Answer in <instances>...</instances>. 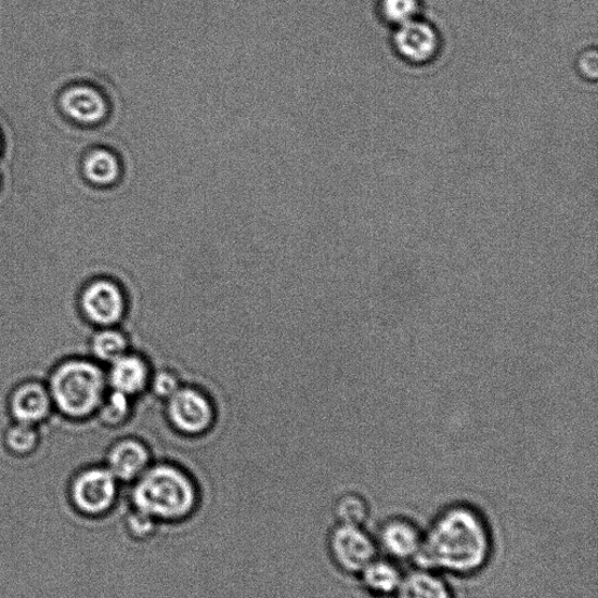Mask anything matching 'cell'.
I'll return each mask as SVG.
<instances>
[{"label": "cell", "instance_id": "cell-4", "mask_svg": "<svg viewBox=\"0 0 598 598\" xmlns=\"http://www.w3.org/2000/svg\"><path fill=\"white\" fill-rule=\"evenodd\" d=\"M328 560L342 577H356L380 555L376 537L365 526L334 523L326 534Z\"/></svg>", "mask_w": 598, "mask_h": 598}, {"label": "cell", "instance_id": "cell-18", "mask_svg": "<svg viewBox=\"0 0 598 598\" xmlns=\"http://www.w3.org/2000/svg\"><path fill=\"white\" fill-rule=\"evenodd\" d=\"M132 400L122 393L108 390L96 413L100 422L108 428L125 426L132 414Z\"/></svg>", "mask_w": 598, "mask_h": 598}, {"label": "cell", "instance_id": "cell-13", "mask_svg": "<svg viewBox=\"0 0 598 598\" xmlns=\"http://www.w3.org/2000/svg\"><path fill=\"white\" fill-rule=\"evenodd\" d=\"M403 576L399 562L381 555L374 558L355 578L363 592L372 598H393Z\"/></svg>", "mask_w": 598, "mask_h": 598}, {"label": "cell", "instance_id": "cell-19", "mask_svg": "<svg viewBox=\"0 0 598 598\" xmlns=\"http://www.w3.org/2000/svg\"><path fill=\"white\" fill-rule=\"evenodd\" d=\"M9 452L17 456H27L36 452L40 443V433L35 426L14 424L5 433Z\"/></svg>", "mask_w": 598, "mask_h": 598}, {"label": "cell", "instance_id": "cell-3", "mask_svg": "<svg viewBox=\"0 0 598 598\" xmlns=\"http://www.w3.org/2000/svg\"><path fill=\"white\" fill-rule=\"evenodd\" d=\"M48 388L54 410L75 421L95 416L109 390L107 372L95 361L82 358L58 364Z\"/></svg>", "mask_w": 598, "mask_h": 598}, {"label": "cell", "instance_id": "cell-1", "mask_svg": "<svg viewBox=\"0 0 598 598\" xmlns=\"http://www.w3.org/2000/svg\"><path fill=\"white\" fill-rule=\"evenodd\" d=\"M496 541L486 515L467 502L447 504L425 529L416 566L446 577L482 574L495 557Z\"/></svg>", "mask_w": 598, "mask_h": 598}, {"label": "cell", "instance_id": "cell-9", "mask_svg": "<svg viewBox=\"0 0 598 598\" xmlns=\"http://www.w3.org/2000/svg\"><path fill=\"white\" fill-rule=\"evenodd\" d=\"M154 463L148 445L138 438L116 441L106 456V466L119 484L130 485Z\"/></svg>", "mask_w": 598, "mask_h": 598}, {"label": "cell", "instance_id": "cell-16", "mask_svg": "<svg viewBox=\"0 0 598 598\" xmlns=\"http://www.w3.org/2000/svg\"><path fill=\"white\" fill-rule=\"evenodd\" d=\"M330 512L335 523L366 526L370 517V505L363 493L343 491L333 499Z\"/></svg>", "mask_w": 598, "mask_h": 598}, {"label": "cell", "instance_id": "cell-7", "mask_svg": "<svg viewBox=\"0 0 598 598\" xmlns=\"http://www.w3.org/2000/svg\"><path fill=\"white\" fill-rule=\"evenodd\" d=\"M79 306L84 320L99 328L118 326L128 312L123 288L108 277L89 282L80 294Z\"/></svg>", "mask_w": 598, "mask_h": 598}, {"label": "cell", "instance_id": "cell-5", "mask_svg": "<svg viewBox=\"0 0 598 598\" xmlns=\"http://www.w3.org/2000/svg\"><path fill=\"white\" fill-rule=\"evenodd\" d=\"M166 402L167 420L181 435L197 439L213 429L217 421L214 402L200 388L182 385Z\"/></svg>", "mask_w": 598, "mask_h": 598}, {"label": "cell", "instance_id": "cell-12", "mask_svg": "<svg viewBox=\"0 0 598 598\" xmlns=\"http://www.w3.org/2000/svg\"><path fill=\"white\" fill-rule=\"evenodd\" d=\"M394 48L406 62L422 65L437 56L440 38L430 25L414 20L399 26Z\"/></svg>", "mask_w": 598, "mask_h": 598}, {"label": "cell", "instance_id": "cell-22", "mask_svg": "<svg viewBox=\"0 0 598 598\" xmlns=\"http://www.w3.org/2000/svg\"><path fill=\"white\" fill-rule=\"evenodd\" d=\"M382 12L387 21L402 25L415 20L417 0H384Z\"/></svg>", "mask_w": 598, "mask_h": 598}, {"label": "cell", "instance_id": "cell-17", "mask_svg": "<svg viewBox=\"0 0 598 598\" xmlns=\"http://www.w3.org/2000/svg\"><path fill=\"white\" fill-rule=\"evenodd\" d=\"M91 351L96 363L110 365L131 351L130 340L117 326L102 327L92 337Z\"/></svg>", "mask_w": 598, "mask_h": 598}, {"label": "cell", "instance_id": "cell-14", "mask_svg": "<svg viewBox=\"0 0 598 598\" xmlns=\"http://www.w3.org/2000/svg\"><path fill=\"white\" fill-rule=\"evenodd\" d=\"M393 598H456V594L446 576L417 566L405 573Z\"/></svg>", "mask_w": 598, "mask_h": 598}, {"label": "cell", "instance_id": "cell-6", "mask_svg": "<svg viewBox=\"0 0 598 598\" xmlns=\"http://www.w3.org/2000/svg\"><path fill=\"white\" fill-rule=\"evenodd\" d=\"M121 484L106 466L86 468L74 477L70 486L72 502L82 515L103 517L119 503Z\"/></svg>", "mask_w": 598, "mask_h": 598}, {"label": "cell", "instance_id": "cell-21", "mask_svg": "<svg viewBox=\"0 0 598 598\" xmlns=\"http://www.w3.org/2000/svg\"><path fill=\"white\" fill-rule=\"evenodd\" d=\"M183 384L177 376V373L169 369H160L153 373L152 380H150L148 391L152 392L157 399L167 401L171 398Z\"/></svg>", "mask_w": 598, "mask_h": 598}, {"label": "cell", "instance_id": "cell-15", "mask_svg": "<svg viewBox=\"0 0 598 598\" xmlns=\"http://www.w3.org/2000/svg\"><path fill=\"white\" fill-rule=\"evenodd\" d=\"M64 110L82 123H95L106 114V103L94 89L77 87L69 89L62 100Z\"/></svg>", "mask_w": 598, "mask_h": 598}, {"label": "cell", "instance_id": "cell-11", "mask_svg": "<svg viewBox=\"0 0 598 598\" xmlns=\"http://www.w3.org/2000/svg\"><path fill=\"white\" fill-rule=\"evenodd\" d=\"M153 373L144 355L129 351L109 365L107 372L109 390L131 399L141 396L148 391Z\"/></svg>", "mask_w": 598, "mask_h": 598}, {"label": "cell", "instance_id": "cell-2", "mask_svg": "<svg viewBox=\"0 0 598 598\" xmlns=\"http://www.w3.org/2000/svg\"><path fill=\"white\" fill-rule=\"evenodd\" d=\"M127 504L160 525H178L192 519L202 505V490L187 468L171 460L153 463L129 485Z\"/></svg>", "mask_w": 598, "mask_h": 598}, {"label": "cell", "instance_id": "cell-20", "mask_svg": "<svg viewBox=\"0 0 598 598\" xmlns=\"http://www.w3.org/2000/svg\"><path fill=\"white\" fill-rule=\"evenodd\" d=\"M116 159L106 152H95L84 161V173L89 181L96 184H109L117 176Z\"/></svg>", "mask_w": 598, "mask_h": 598}, {"label": "cell", "instance_id": "cell-10", "mask_svg": "<svg viewBox=\"0 0 598 598\" xmlns=\"http://www.w3.org/2000/svg\"><path fill=\"white\" fill-rule=\"evenodd\" d=\"M9 407L14 421L35 427L47 421L54 410L48 385L35 380L12 392Z\"/></svg>", "mask_w": 598, "mask_h": 598}, {"label": "cell", "instance_id": "cell-23", "mask_svg": "<svg viewBox=\"0 0 598 598\" xmlns=\"http://www.w3.org/2000/svg\"><path fill=\"white\" fill-rule=\"evenodd\" d=\"M580 69L583 75H586L589 79H596L597 77V53L596 51H589L581 56Z\"/></svg>", "mask_w": 598, "mask_h": 598}, {"label": "cell", "instance_id": "cell-8", "mask_svg": "<svg viewBox=\"0 0 598 598\" xmlns=\"http://www.w3.org/2000/svg\"><path fill=\"white\" fill-rule=\"evenodd\" d=\"M425 530L407 516L395 515L380 523L374 537L381 556L399 563L416 562L424 545Z\"/></svg>", "mask_w": 598, "mask_h": 598}]
</instances>
